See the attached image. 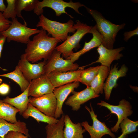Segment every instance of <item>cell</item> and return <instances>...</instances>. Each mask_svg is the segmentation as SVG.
I'll list each match as a JSON object with an SVG mask.
<instances>
[{
    "mask_svg": "<svg viewBox=\"0 0 138 138\" xmlns=\"http://www.w3.org/2000/svg\"><path fill=\"white\" fill-rule=\"evenodd\" d=\"M62 41L50 37L42 29L27 44L24 54L26 59L32 63L42 59L47 60L50 56L58 43Z\"/></svg>",
    "mask_w": 138,
    "mask_h": 138,
    "instance_id": "1",
    "label": "cell"
},
{
    "mask_svg": "<svg viewBox=\"0 0 138 138\" xmlns=\"http://www.w3.org/2000/svg\"><path fill=\"white\" fill-rule=\"evenodd\" d=\"M85 7L96 21L97 30L102 38V45L107 49H113L117 33L124 28L126 24H114L106 19L100 12L86 6Z\"/></svg>",
    "mask_w": 138,
    "mask_h": 138,
    "instance_id": "2",
    "label": "cell"
},
{
    "mask_svg": "<svg viewBox=\"0 0 138 138\" xmlns=\"http://www.w3.org/2000/svg\"><path fill=\"white\" fill-rule=\"evenodd\" d=\"M74 25V22L71 19L67 22L62 23L50 20L42 14L39 17L36 26L41 27L52 37L64 41L69 33L75 32L76 30Z\"/></svg>",
    "mask_w": 138,
    "mask_h": 138,
    "instance_id": "3",
    "label": "cell"
},
{
    "mask_svg": "<svg viewBox=\"0 0 138 138\" xmlns=\"http://www.w3.org/2000/svg\"><path fill=\"white\" fill-rule=\"evenodd\" d=\"M76 22L74 26L76 32L73 35L68 36L65 40L55 48L66 59L74 52L73 51L74 49H77L80 47L81 40L85 35L89 33L92 27L79 20Z\"/></svg>",
    "mask_w": 138,
    "mask_h": 138,
    "instance_id": "4",
    "label": "cell"
},
{
    "mask_svg": "<svg viewBox=\"0 0 138 138\" xmlns=\"http://www.w3.org/2000/svg\"><path fill=\"white\" fill-rule=\"evenodd\" d=\"M12 20L9 27L0 33L6 38L8 42L13 41L27 44L31 40V36L39 33L41 30L27 27V25L19 22L16 18L12 19Z\"/></svg>",
    "mask_w": 138,
    "mask_h": 138,
    "instance_id": "5",
    "label": "cell"
},
{
    "mask_svg": "<svg viewBox=\"0 0 138 138\" xmlns=\"http://www.w3.org/2000/svg\"><path fill=\"white\" fill-rule=\"evenodd\" d=\"M83 6L85 7L86 6L79 2H73L72 0L66 2L63 0H43L41 1H38L33 11L34 13L38 16L42 14L43 8L48 7L54 10L57 16H59L62 14L65 13L71 18H73L66 11V8H71L77 13L82 15L79 11L78 9Z\"/></svg>",
    "mask_w": 138,
    "mask_h": 138,
    "instance_id": "6",
    "label": "cell"
},
{
    "mask_svg": "<svg viewBox=\"0 0 138 138\" xmlns=\"http://www.w3.org/2000/svg\"><path fill=\"white\" fill-rule=\"evenodd\" d=\"M61 53L55 49L47 60L44 66L45 74L53 71L66 72L76 70L79 65L73 63L69 59H64L61 57Z\"/></svg>",
    "mask_w": 138,
    "mask_h": 138,
    "instance_id": "7",
    "label": "cell"
},
{
    "mask_svg": "<svg viewBox=\"0 0 138 138\" xmlns=\"http://www.w3.org/2000/svg\"><path fill=\"white\" fill-rule=\"evenodd\" d=\"M90 106L91 109L87 106H85V107L90 115L93 121L92 126L90 125L86 121L80 123L86 131L89 133L90 138H101L106 135H109L112 138H115V134L106 126L105 123L101 122L98 119L97 115L95 114L91 103Z\"/></svg>",
    "mask_w": 138,
    "mask_h": 138,
    "instance_id": "8",
    "label": "cell"
},
{
    "mask_svg": "<svg viewBox=\"0 0 138 138\" xmlns=\"http://www.w3.org/2000/svg\"><path fill=\"white\" fill-rule=\"evenodd\" d=\"M29 100V103L41 112L48 116L54 117L57 101L53 92L37 98L30 97Z\"/></svg>",
    "mask_w": 138,
    "mask_h": 138,
    "instance_id": "9",
    "label": "cell"
},
{
    "mask_svg": "<svg viewBox=\"0 0 138 138\" xmlns=\"http://www.w3.org/2000/svg\"><path fill=\"white\" fill-rule=\"evenodd\" d=\"M97 105L106 108L110 111L111 113L116 114L118 120L115 125L111 128L112 132L117 133L120 128L119 125L124 119L133 113L132 107L130 103L125 99L120 100L119 104L114 105L110 104L103 100Z\"/></svg>",
    "mask_w": 138,
    "mask_h": 138,
    "instance_id": "10",
    "label": "cell"
},
{
    "mask_svg": "<svg viewBox=\"0 0 138 138\" xmlns=\"http://www.w3.org/2000/svg\"><path fill=\"white\" fill-rule=\"evenodd\" d=\"M46 62L44 60L37 63H32L26 59L24 53L21 56L17 65L25 79L30 83L32 80L45 74L44 66Z\"/></svg>",
    "mask_w": 138,
    "mask_h": 138,
    "instance_id": "11",
    "label": "cell"
},
{
    "mask_svg": "<svg viewBox=\"0 0 138 138\" xmlns=\"http://www.w3.org/2000/svg\"><path fill=\"white\" fill-rule=\"evenodd\" d=\"M84 68L81 67L74 71H53L46 75L54 87L57 88L72 82H79L81 73Z\"/></svg>",
    "mask_w": 138,
    "mask_h": 138,
    "instance_id": "12",
    "label": "cell"
},
{
    "mask_svg": "<svg viewBox=\"0 0 138 138\" xmlns=\"http://www.w3.org/2000/svg\"><path fill=\"white\" fill-rule=\"evenodd\" d=\"M55 88L44 74L32 80L30 83L28 96L37 98L53 92Z\"/></svg>",
    "mask_w": 138,
    "mask_h": 138,
    "instance_id": "13",
    "label": "cell"
},
{
    "mask_svg": "<svg viewBox=\"0 0 138 138\" xmlns=\"http://www.w3.org/2000/svg\"><path fill=\"white\" fill-rule=\"evenodd\" d=\"M117 64H115L110 69L106 80L104 83L103 90L106 100H109L112 90L117 86V81L120 77L126 76L128 69L125 64L122 65L118 70Z\"/></svg>",
    "mask_w": 138,
    "mask_h": 138,
    "instance_id": "14",
    "label": "cell"
},
{
    "mask_svg": "<svg viewBox=\"0 0 138 138\" xmlns=\"http://www.w3.org/2000/svg\"><path fill=\"white\" fill-rule=\"evenodd\" d=\"M125 49L121 47L119 48L109 49H107L101 44L97 49V51L99 56L98 59L93 62L89 65L83 66H85L91 65L96 63H100L101 65L107 67L110 69L111 65L114 60H118L123 56V54L120 52Z\"/></svg>",
    "mask_w": 138,
    "mask_h": 138,
    "instance_id": "15",
    "label": "cell"
},
{
    "mask_svg": "<svg viewBox=\"0 0 138 138\" xmlns=\"http://www.w3.org/2000/svg\"><path fill=\"white\" fill-rule=\"evenodd\" d=\"M73 95L67 99L65 102L66 105L72 107L74 111H77L81 105L90 100L99 97L100 95L96 94L91 87H87L79 92L74 90L72 92Z\"/></svg>",
    "mask_w": 138,
    "mask_h": 138,
    "instance_id": "16",
    "label": "cell"
},
{
    "mask_svg": "<svg viewBox=\"0 0 138 138\" xmlns=\"http://www.w3.org/2000/svg\"><path fill=\"white\" fill-rule=\"evenodd\" d=\"M79 82L71 83L54 88L53 91L57 100V107L54 117H60L63 114L62 110L63 105L70 93L79 86Z\"/></svg>",
    "mask_w": 138,
    "mask_h": 138,
    "instance_id": "17",
    "label": "cell"
},
{
    "mask_svg": "<svg viewBox=\"0 0 138 138\" xmlns=\"http://www.w3.org/2000/svg\"><path fill=\"white\" fill-rule=\"evenodd\" d=\"M91 34L93 37L90 41L85 42L83 48L79 51L73 52L66 59H70L73 63L78 60L82 55L89 51L92 49L98 47L103 42L101 36L97 30L96 25L92 27L89 33Z\"/></svg>",
    "mask_w": 138,
    "mask_h": 138,
    "instance_id": "18",
    "label": "cell"
},
{
    "mask_svg": "<svg viewBox=\"0 0 138 138\" xmlns=\"http://www.w3.org/2000/svg\"><path fill=\"white\" fill-rule=\"evenodd\" d=\"M12 131L19 132L28 137H30L25 122L18 120L16 123H12L0 118V138H4L5 135Z\"/></svg>",
    "mask_w": 138,
    "mask_h": 138,
    "instance_id": "19",
    "label": "cell"
},
{
    "mask_svg": "<svg viewBox=\"0 0 138 138\" xmlns=\"http://www.w3.org/2000/svg\"><path fill=\"white\" fill-rule=\"evenodd\" d=\"M64 122V138H84L83 134L86 131L83 129L80 123H74L67 114L65 115Z\"/></svg>",
    "mask_w": 138,
    "mask_h": 138,
    "instance_id": "20",
    "label": "cell"
},
{
    "mask_svg": "<svg viewBox=\"0 0 138 138\" xmlns=\"http://www.w3.org/2000/svg\"><path fill=\"white\" fill-rule=\"evenodd\" d=\"M29 85L27 88L18 96L14 98L7 96L2 101L14 106L19 110V113L22 115L27 109L29 103L28 92Z\"/></svg>",
    "mask_w": 138,
    "mask_h": 138,
    "instance_id": "21",
    "label": "cell"
},
{
    "mask_svg": "<svg viewBox=\"0 0 138 138\" xmlns=\"http://www.w3.org/2000/svg\"><path fill=\"white\" fill-rule=\"evenodd\" d=\"M22 115L25 119H27L31 117L34 119L38 123L41 122L50 125L56 124L59 120L54 117L45 115L29 103L28 104L27 109Z\"/></svg>",
    "mask_w": 138,
    "mask_h": 138,
    "instance_id": "22",
    "label": "cell"
},
{
    "mask_svg": "<svg viewBox=\"0 0 138 138\" xmlns=\"http://www.w3.org/2000/svg\"><path fill=\"white\" fill-rule=\"evenodd\" d=\"M109 70L107 67L100 65L98 73L92 82L90 87L96 94H103L104 81L108 75Z\"/></svg>",
    "mask_w": 138,
    "mask_h": 138,
    "instance_id": "23",
    "label": "cell"
},
{
    "mask_svg": "<svg viewBox=\"0 0 138 138\" xmlns=\"http://www.w3.org/2000/svg\"><path fill=\"white\" fill-rule=\"evenodd\" d=\"M19 110L12 105L0 100V118L12 123L17 122L16 114Z\"/></svg>",
    "mask_w": 138,
    "mask_h": 138,
    "instance_id": "24",
    "label": "cell"
},
{
    "mask_svg": "<svg viewBox=\"0 0 138 138\" xmlns=\"http://www.w3.org/2000/svg\"><path fill=\"white\" fill-rule=\"evenodd\" d=\"M0 77L8 78L16 82L19 86L22 92L27 88L30 83L25 79L18 65L16 66L13 71L6 74H0Z\"/></svg>",
    "mask_w": 138,
    "mask_h": 138,
    "instance_id": "25",
    "label": "cell"
},
{
    "mask_svg": "<svg viewBox=\"0 0 138 138\" xmlns=\"http://www.w3.org/2000/svg\"><path fill=\"white\" fill-rule=\"evenodd\" d=\"M65 114L62 115L56 123L48 124L45 127L46 138H64L63 129L64 126V119Z\"/></svg>",
    "mask_w": 138,
    "mask_h": 138,
    "instance_id": "26",
    "label": "cell"
},
{
    "mask_svg": "<svg viewBox=\"0 0 138 138\" xmlns=\"http://www.w3.org/2000/svg\"><path fill=\"white\" fill-rule=\"evenodd\" d=\"M100 67V66H98L83 69L80 74L79 82L87 87H90L91 83L98 73Z\"/></svg>",
    "mask_w": 138,
    "mask_h": 138,
    "instance_id": "27",
    "label": "cell"
},
{
    "mask_svg": "<svg viewBox=\"0 0 138 138\" xmlns=\"http://www.w3.org/2000/svg\"><path fill=\"white\" fill-rule=\"evenodd\" d=\"M38 0H16V16L21 18L24 24L27 25L21 13L22 11H30L33 10Z\"/></svg>",
    "mask_w": 138,
    "mask_h": 138,
    "instance_id": "28",
    "label": "cell"
},
{
    "mask_svg": "<svg viewBox=\"0 0 138 138\" xmlns=\"http://www.w3.org/2000/svg\"><path fill=\"white\" fill-rule=\"evenodd\" d=\"M138 126V121H133L127 117L122 120L119 125L120 128L121 129L122 134L125 135L136 131Z\"/></svg>",
    "mask_w": 138,
    "mask_h": 138,
    "instance_id": "29",
    "label": "cell"
},
{
    "mask_svg": "<svg viewBox=\"0 0 138 138\" xmlns=\"http://www.w3.org/2000/svg\"><path fill=\"white\" fill-rule=\"evenodd\" d=\"M7 4L4 11L2 13L4 17L6 19H13L16 18V0H6Z\"/></svg>",
    "mask_w": 138,
    "mask_h": 138,
    "instance_id": "30",
    "label": "cell"
},
{
    "mask_svg": "<svg viewBox=\"0 0 138 138\" xmlns=\"http://www.w3.org/2000/svg\"><path fill=\"white\" fill-rule=\"evenodd\" d=\"M12 21L5 18L0 12V33L6 30L10 26Z\"/></svg>",
    "mask_w": 138,
    "mask_h": 138,
    "instance_id": "31",
    "label": "cell"
},
{
    "mask_svg": "<svg viewBox=\"0 0 138 138\" xmlns=\"http://www.w3.org/2000/svg\"><path fill=\"white\" fill-rule=\"evenodd\" d=\"M22 133L18 131H9L5 136L4 138H28Z\"/></svg>",
    "mask_w": 138,
    "mask_h": 138,
    "instance_id": "32",
    "label": "cell"
},
{
    "mask_svg": "<svg viewBox=\"0 0 138 138\" xmlns=\"http://www.w3.org/2000/svg\"><path fill=\"white\" fill-rule=\"evenodd\" d=\"M138 27L135 29L129 31H126L124 34V40L127 42L132 37L135 35H138Z\"/></svg>",
    "mask_w": 138,
    "mask_h": 138,
    "instance_id": "33",
    "label": "cell"
},
{
    "mask_svg": "<svg viewBox=\"0 0 138 138\" xmlns=\"http://www.w3.org/2000/svg\"><path fill=\"white\" fill-rule=\"evenodd\" d=\"M10 90V87L8 84L3 83L0 85V95H6L9 93Z\"/></svg>",
    "mask_w": 138,
    "mask_h": 138,
    "instance_id": "34",
    "label": "cell"
},
{
    "mask_svg": "<svg viewBox=\"0 0 138 138\" xmlns=\"http://www.w3.org/2000/svg\"><path fill=\"white\" fill-rule=\"evenodd\" d=\"M6 40V38L5 36L0 34V58L1 57L2 51Z\"/></svg>",
    "mask_w": 138,
    "mask_h": 138,
    "instance_id": "35",
    "label": "cell"
},
{
    "mask_svg": "<svg viewBox=\"0 0 138 138\" xmlns=\"http://www.w3.org/2000/svg\"><path fill=\"white\" fill-rule=\"evenodd\" d=\"M6 6L5 4L4 1L0 0V12L3 13L5 10Z\"/></svg>",
    "mask_w": 138,
    "mask_h": 138,
    "instance_id": "36",
    "label": "cell"
},
{
    "mask_svg": "<svg viewBox=\"0 0 138 138\" xmlns=\"http://www.w3.org/2000/svg\"><path fill=\"white\" fill-rule=\"evenodd\" d=\"M127 135H125L121 134L119 137L117 138H126Z\"/></svg>",
    "mask_w": 138,
    "mask_h": 138,
    "instance_id": "37",
    "label": "cell"
},
{
    "mask_svg": "<svg viewBox=\"0 0 138 138\" xmlns=\"http://www.w3.org/2000/svg\"><path fill=\"white\" fill-rule=\"evenodd\" d=\"M2 79L0 78V84L2 83Z\"/></svg>",
    "mask_w": 138,
    "mask_h": 138,
    "instance_id": "38",
    "label": "cell"
}]
</instances>
